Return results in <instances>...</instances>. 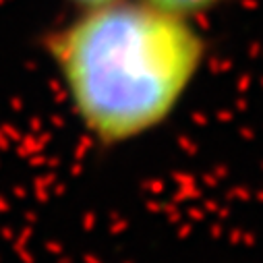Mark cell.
<instances>
[{
  "mask_svg": "<svg viewBox=\"0 0 263 263\" xmlns=\"http://www.w3.org/2000/svg\"><path fill=\"white\" fill-rule=\"evenodd\" d=\"M46 50L79 125L98 147L114 150L168 125L209 48L199 21L116 0L77 11Z\"/></svg>",
  "mask_w": 263,
  "mask_h": 263,
  "instance_id": "obj_1",
  "label": "cell"
},
{
  "mask_svg": "<svg viewBox=\"0 0 263 263\" xmlns=\"http://www.w3.org/2000/svg\"><path fill=\"white\" fill-rule=\"evenodd\" d=\"M145 2H150L155 8H162L166 13L201 21L205 15L214 13L218 6H222L224 0H145Z\"/></svg>",
  "mask_w": 263,
  "mask_h": 263,
  "instance_id": "obj_2",
  "label": "cell"
},
{
  "mask_svg": "<svg viewBox=\"0 0 263 263\" xmlns=\"http://www.w3.org/2000/svg\"><path fill=\"white\" fill-rule=\"evenodd\" d=\"M71 6H75L77 11H85V8H95V6H104L110 2H116V0H66Z\"/></svg>",
  "mask_w": 263,
  "mask_h": 263,
  "instance_id": "obj_3",
  "label": "cell"
}]
</instances>
